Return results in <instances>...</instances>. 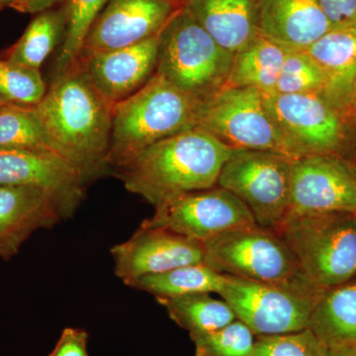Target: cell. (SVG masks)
I'll use <instances>...</instances> for the list:
<instances>
[{"label": "cell", "mask_w": 356, "mask_h": 356, "mask_svg": "<svg viewBox=\"0 0 356 356\" xmlns=\"http://www.w3.org/2000/svg\"><path fill=\"white\" fill-rule=\"evenodd\" d=\"M35 107L51 152L88 181L107 168L114 106L96 90L79 60L56 74Z\"/></svg>", "instance_id": "obj_1"}, {"label": "cell", "mask_w": 356, "mask_h": 356, "mask_svg": "<svg viewBox=\"0 0 356 356\" xmlns=\"http://www.w3.org/2000/svg\"><path fill=\"white\" fill-rule=\"evenodd\" d=\"M236 151L196 127L146 147L116 173L128 191L156 207L216 186L222 166Z\"/></svg>", "instance_id": "obj_2"}, {"label": "cell", "mask_w": 356, "mask_h": 356, "mask_svg": "<svg viewBox=\"0 0 356 356\" xmlns=\"http://www.w3.org/2000/svg\"><path fill=\"white\" fill-rule=\"evenodd\" d=\"M204 104L156 72L135 95L114 105L107 168L118 170L146 147L197 127Z\"/></svg>", "instance_id": "obj_3"}, {"label": "cell", "mask_w": 356, "mask_h": 356, "mask_svg": "<svg viewBox=\"0 0 356 356\" xmlns=\"http://www.w3.org/2000/svg\"><path fill=\"white\" fill-rule=\"evenodd\" d=\"M204 243V264L224 275L323 295L306 277L298 261L277 231L248 225Z\"/></svg>", "instance_id": "obj_4"}, {"label": "cell", "mask_w": 356, "mask_h": 356, "mask_svg": "<svg viewBox=\"0 0 356 356\" xmlns=\"http://www.w3.org/2000/svg\"><path fill=\"white\" fill-rule=\"evenodd\" d=\"M275 231L314 286L327 291L356 277L355 213L289 215Z\"/></svg>", "instance_id": "obj_5"}, {"label": "cell", "mask_w": 356, "mask_h": 356, "mask_svg": "<svg viewBox=\"0 0 356 356\" xmlns=\"http://www.w3.org/2000/svg\"><path fill=\"white\" fill-rule=\"evenodd\" d=\"M233 60L182 6L159 33L156 74L204 102L226 86Z\"/></svg>", "instance_id": "obj_6"}, {"label": "cell", "mask_w": 356, "mask_h": 356, "mask_svg": "<svg viewBox=\"0 0 356 356\" xmlns=\"http://www.w3.org/2000/svg\"><path fill=\"white\" fill-rule=\"evenodd\" d=\"M293 161L273 152L236 149L217 185L240 199L257 224L276 229L289 213Z\"/></svg>", "instance_id": "obj_7"}, {"label": "cell", "mask_w": 356, "mask_h": 356, "mask_svg": "<svg viewBox=\"0 0 356 356\" xmlns=\"http://www.w3.org/2000/svg\"><path fill=\"white\" fill-rule=\"evenodd\" d=\"M197 127L236 149L273 152L296 159L257 89H221L204 104Z\"/></svg>", "instance_id": "obj_8"}, {"label": "cell", "mask_w": 356, "mask_h": 356, "mask_svg": "<svg viewBox=\"0 0 356 356\" xmlns=\"http://www.w3.org/2000/svg\"><path fill=\"white\" fill-rule=\"evenodd\" d=\"M219 295L255 337L303 331L323 296L229 275Z\"/></svg>", "instance_id": "obj_9"}, {"label": "cell", "mask_w": 356, "mask_h": 356, "mask_svg": "<svg viewBox=\"0 0 356 356\" xmlns=\"http://www.w3.org/2000/svg\"><path fill=\"white\" fill-rule=\"evenodd\" d=\"M154 208L153 217L140 225L170 229L202 243L257 222L240 199L218 185L182 194Z\"/></svg>", "instance_id": "obj_10"}, {"label": "cell", "mask_w": 356, "mask_h": 356, "mask_svg": "<svg viewBox=\"0 0 356 356\" xmlns=\"http://www.w3.org/2000/svg\"><path fill=\"white\" fill-rule=\"evenodd\" d=\"M269 113L284 134L298 159L339 153L344 142L341 112L320 95H264Z\"/></svg>", "instance_id": "obj_11"}, {"label": "cell", "mask_w": 356, "mask_h": 356, "mask_svg": "<svg viewBox=\"0 0 356 356\" xmlns=\"http://www.w3.org/2000/svg\"><path fill=\"white\" fill-rule=\"evenodd\" d=\"M356 213V165L334 154L294 159L289 215Z\"/></svg>", "instance_id": "obj_12"}, {"label": "cell", "mask_w": 356, "mask_h": 356, "mask_svg": "<svg viewBox=\"0 0 356 356\" xmlns=\"http://www.w3.org/2000/svg\"><path fill=\"white\" fill-rule=\"evenodd\" d=\"M88 182L54 152L0 149V186L34 187L47 192L64 218L74 212Z\"/></svg>", "instance_id": "obj_13"}, {"label": "cell", "mask_w": 356, "mask_h": 356, "mask_svg": "<svg viewBox=\"0 0 356 356\" xmlns=\"http://www.w3.org/2000/svg\"><path fill=\"white\" fill-rule=\"evenodd\" d=\"M115 274L124 281L204 264V243L170 229L140 225L129 240L111 248Z\"/></svg>", "instance_id": "obj_14"}, {"label": "cell", "mask_w": 356, "mask_h": 356, "mask_svg": "<svg viewBox=\"0 0 356 356\" xmlns=\"http://www.w3.org/2000/svg\"><path fill=\"white\" fill-rule=\"evenodd\" d=\"M181 0H109L84 42L83 54L116 50L159 34Z\"/></svg>", "instance_id": "obj_15"}, {"label": "cell", "mask_w": 356, "mask_h": 356, "mask_svg": "<svg viewBox=\"0 0 356 356\" xmlns=\"http://www.w3.org/2000/svg\"><path fill=\"white\" fill-rule=\"evenodd\" d=\"M159 33L132 46L77 58L96 90L113 106L135 95L156 74Z\"/></svg>", "instance_id": "obj_16"}, {"label": "cell", "mask_w": 356, "mask_h": 356, "mask_svg": "<svg viewBox=\"0 0 356 356\" xmlns=\"http://www.w3.org/2000/svg\"><path fill=\"white\" fill-rule=\"evenodd\" d=\"M50 194L34 187L0 186V257L9 259L40 229L62 220Z\"/></svg>", "instance_id": "obj_17"}, {"label": "cell", "mask_w": 356, "mask_h": 356, "mask_svg": "<svg viewBox=\"0 0 356 356\" xmlns=\"http://www.w3.org/2000/svg\"><path fill=\"white\" fill-rule=\"evenodd\" d=\"M259 31L288 51H306L331 30L318 0H259Z\"/></svg>", "instance_id": "obj_18"}, {"label": "cell", "mask_w": 356, "mask_h": 356, "mask_svg": "<svg viewBox=\"0 0 356 356\" xmlns=\"http://www.w3.org/2000/svg\"><path fill=\"white\" fill-rule=\"evenodd\" d=\"M259 0H182V7L220 46L236 53L259 34Z\"/></svg>", "instance_id": "obj_19"}, {"label": "cell", "mask_w": 356, "mask_h": 356, "mask_svg": "<svg viewBox=\"0 0 356 356\" xmlns=\"http://www.w3.org/2000/svg\"><path fill=\"white\" fill-rule=\"evenodd\" d=\"M305 51L324 74L323 97L341 114L348 111L356 79V27L330 30Z\"/></svg>", "instance_id": "obj_20"}, {"label": "cell", "mask_w": 356, "mask_h": 356, "mask_svg": "<svg viewBox=\"0 0 356 356\" xmlns=\"http://www.w3.org/2000/svg\"><path fill=\"white\" fill-rule=\"evenodd\" d=\"M308 327L327 350L356 348V277L323 294Z\"/></svg>", "instance_id": "obj_21"}, {"label": "cell", "mask_w": 356, "mask_h": 356, "mask_svg": "<svg viewBox=\"0 0 356 356\" xmlns=\"http://www.w3.org/2000/svg\"><path fill=\"white\" fill-rule=\"evenodd\" d=\"M287 49L261 34L234 55L225 88H250L264 95L274 92Z\"/></svg>", "instance_id": "obj_22"}, {"label": "cell", "mask_w": 356, "mask_h": 356, "mask_svg": "<svg viewBox=\"0 0 356 356\" xmlns=\"http://www.w3.org/2000/svg\"><path fill=\"white\" fill-rule=\"evenodd\" d=\"M67 27L65 3L38 13L30 22L17 43L6 51L2 58L40 70L46 58L64 40Z\"/></svg>", "instance_id": "obj_23"}, {"label": "cell", "mask_w": 356, "mask_h": 356, "mask_svg": "<svg viewBox=\"0 0 356 356\" xmlns=\"http://www.w3.org/2000/svg\"><path fill=\"white\" fill-rule=\"evenodd\" d=\"M226 275L205 264L177 267L165 273L151 274L128 281L125 284L154 295L156 300L173 298L193 293L221 291Z\"/></svg>", "instance_id": "obj_24"}, {"label": "cell", "mask_w": 356, "mask_h": 356, "mask_svg": "<svg viewBox=\"0 0 356 356\" xmlns=\"http://www.w3.org/2000/svg\"><path fill=\"white\" fill-rule=\"evenodd\" d=\"M173 322L186 330L191 337L221 329L236 320V314L224 299L211 293H193L159 300Z\"/></svg>", "instance_id": "obj_25"}, {"label": "cell", "mask_w": 356, "mask_h": 356, "mask_svg": "<svg viewBox=\"0 0 356 356\" xmlns=\"http://www.w3.org/2000/svg\"><path fill=\"white\" fill-rule=\"evenodd\" d=\"M0 149L51 151L36 107L7 103L0 108Z\"/></svg>", "instance_id": "obj_26"}, {"label": "cell", "mask_w": 356, "mask_h": 356, "mask_svg": "<svg viewBox=\"0 0 356 356\" xmlns=\"http://www.w3.org/2000/svg\"><path fill=\"white\" fill-rule=\"evenodd\" d=\"M109 0H67V27L60 53L56 60V74L74 64L83 51L84 42L98 16Z\"/></svg>", "instance_id": "obj_27"}, {"label": "cell", "mask_w": 356, "mask_h": 356, "mask_svg": "<svg viewBox=\"0 0 356 356\" xmlns=\"http://www.w3.org/2000/svg\"><path fill=\"white\" fill-rule=\"evenodd\" d=\"M40 70L0 57V98L7 103L36 106L47 92Z\"/></svg>", "instance_id": "obj_28"}, {"label": "cell", "mask_w": 356, "mask_h": 356, "mask_svg": "<svg viewBox=\"0 0 356 356\" xmlns=\"http://www.w3.org/2000/svg\"><path fill=\"white\" fill-rule=\"evenodd\" d=\"M325 77L305 51H289L281 67L274 92L280 95H320Z\"/></svg>", "instance_id": "obj_29"}, {"label": "cell", "mask_w": 356, "mask_h": 356, "mask_svg": "<svg viewBox=\"0 0 356 356\" xmlns=\"http://www.w3.org/2000/svg\"><path fill=\"white\" fill-rule=\"evenodd\" d=\"M191 339L195 346L194 356H250L257 339L238 318L216 331Z\"/></svg>", "instance_id": "obj_30"}, {"label": "cell", "mask_w": 356, "mask_h": 356, "mask_svg": "<svg viewBox=\"0 0 356 356\" xmlns=\"http://www.w3.org/2000/svg\"><path fill=\"white\" fill-rule=\"evenodd\" d=\"M327 348L309 327L303 331L257 337L250 356H327Z\"/></svg>", "instance_id": "obj_31"}, {"label": "cell", "mask_w": 356, "mask_h": 356, "mask_svg": "<svg viewBox=\"0 0 356 356\" xmlns=\"http://www.w3.org/2000/svg\"><path fill=\"white\" fill-rule=\"evenodd\" d=\"M331 30L356 27V0H318Z\"/></svg>", "instance_id": "obj_32"}, {"label": "cell", "mask_w": 356, "mask_h": 356, "mask_svg": "<svg viewBox=\"0 0 356 356\" xmlns=\"http://www.w3.org/2000/svg\"><path fill=\"white\" fill-rule=\"evenodd\" d=\"M88 332L76 327H65L49 356H89Z\"/></svg>", "instance_id": "obj_33"}, {"label": "cell", "mask_w": 356, "mask_h": 356, "mask_svg": "<svg viewBox=\"0 0 356 356\" xmlns=\"http://www.w3.org/2000/svg\"><path fill=\"white\" fill-rule=\"evenodd\" d=\"M67 0H15L10 8L21 13L38 14L64 4Z\"/></svg>", "instance_id": "obj_34"}, {"label": "cell", "mask_w": 356, "mask_h": 356, "mask_svg": "<svg viewBox=\"0 0 356 356\" xmlns=\"http://www.w3.org/2000/svg\"><path fill=\"white\" fill-rule=\"evenodd\" d=\"M327 356H356V348H339L327 350Z\"/></svg>", "instance_id": "obj_35"}, {"label": "cell", "mask_w": 356, "mask_h": 356, "mask_svg": "<svg viewBox=\"0 0 356 356\" xmlns=\"http://www.w3.org/2000/svg\"><path fill=\"white\" fill-rule=\"evenodd\" d=\"M14 1H15V0H0V10L6 8V7H10Z\"/></svg>", "instance_id": "obj_36"}, {"label": "cell", "mask_w": 356, "mask_h": 356, "mask_svg": "<svg viewBox=\"0 0 356 356\" xmlns=\"http://www.w3.org/2000/svg\"><path fill=\"white\" fill-rule=\"evenodd\" d=\"M351 108L355 109L356 111V79L355 86H353V100H351Z\"/></svg>", "instance_id": "obj_37"}, {"label": "cell", "mask_w": 356, "mask_h": 356, "mask_svg": "<svg viewBox=\"0 0 356 356\" xmlns=\"http://www.w3.org/2000/svg\"><path fill=\"white\" fill-rule=\"evenodd\" d=\"M6 104H7V102H3V100H2L1 98H0V108H2V107H3L4 105H6Z\"/></svg>", "instance_id": "obj_38"}, {"label": "cell", "mask_w": 356, "mask_h": 356, "mask_svg": "<svg viewBox=\"0 0 356 356\" xmlns=\"http://www.w3.org/2000/svg\"><path fill=\"white\" fill-rule=\"evenodd\" d=\"M355 217H356V213H355Z\"/></svg>", "instance_id": "obj_39"}, {"label": "cell", "mask_w": 356, "mask_h": 356, "mask_svg": "<svg viewBox=\"0 0 356 356\" xmlns=\"http://www.w3.org/2000/svg\"><path fill=\"white\" fill-rule=\"evenodd\" d=\"M181 1H182V0H181Z\"/></svg>", "instance_id": "obj_40"}]
</instances>
